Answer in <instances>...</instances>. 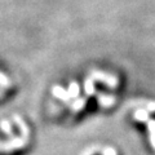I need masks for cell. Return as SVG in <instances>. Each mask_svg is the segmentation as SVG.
<instances>
[{
	"label": "cell",
	"mask_w": 155,
	"mask_h": 155,
	"mask_svg": "<svg viewBox=\"0 0 155 155\" xmlns=\"http://www.w3.org/2000/svg\"><path fill=\"white\" fill-rule=\"evenodd\" d=\"M28 138L25 136H17V137H12L8 141L0 142V155H11L13 153H17L23 147H26Z\"/></svg>",
	"instance_id": "1"
},
{
	"label": "cell",
	"mask_w": 155,
	"mask_h": 155,
	"mask_svg": "<svg viewBox=\"0 0 155 155\" xmlns=\"http://www.w3.org/2000/svg\"><path fill=\"white\" fill-rule=\"evenodd\" d=\"M94 81H100V83H102L105 85H107L109 88L114 89L116 87L119 85V79L118 76L115 75H111V74H106V72H102V71H92L91 76Z\"/></svg>",
	"instance_id": "2"
},
{
	"label": "cell",
	"mask_w": 155,
	"mask_h": 155,
	"mask_svg": "<svg viewBox=\"0 0 155 155\" xmlns=\"http://www.w3.org/2000/svg\"><path fill=\"white\" fill-rule=\"evenodd\" d=\"M52 93L53 96L56 97V98L61 100V101H65V102H69V101L71 100L70 96H69V92H67V89H64L60 85H54L52 89Z\"/></svg>",
	"instance_id": "3"
},
{
	"label": "cell",
	"mask_w": 155,
	"mask_h": 155,
	"mask_svg": "<svg viewBox=\"0 0 155 155\" xmlns=\"http://www.w3.org/2000/svg\"><path fill=\"white\" fill-rule=\"evenodd\" d=\"M85 104H87V97H78V98H75V101H72V102L69 105L70 111L72 114L79 113V111H81L84 109Z\"/></svg>",
	"instance_id": "4"
},
{
	"label": "cell",
	"mask_w": 155,
	"mask_h": 155,
	"mask_svg": "<svg viewBox=\"0 0 155 155\" xmlns=\"http://www.w3.org/2000/svg\"><path fill=\"white\" fill-rule=\"evenodd\" d=\"M97 100H98V104L102 106V107H111L116 101L115 97L111 94H98Z\"/></svg>",
	"instance_id": "5"
},
{
	"label": "cell",
	"mask_w": 155,
	"mask_h": 155,
	"mask_svg": "<svg viewBox=\"0 0 155 155\" xmlns=\"http://www.w3.org/2000/svg\"><path fill=\"white\" fill-rule=\"evenodd\" d=\"M146 127H147V130H149L150 143H151V147L155 150V120L149 118L146 120Z\"/></svg>",
	"instance_id": "6"
},
{
	"label": "cell",
	"mask_w": 155,
	"mask_h": 155,
	"mask_svg": "<svg viewBox=\"0 0 155 155\" xmlns=\"http://www.w3.org/2000/svg\"><path fill=\"white\" fill-rule=\"evenodd\" d=\"M149 118H150V113L146 109H138V110H136L133 114V119L140 123H146V120Z\"/></svg>",
	"instance_id": "7"
},
{
	"label": "cell",
	"mask_w": 155,
	"mask_h": 155,
	"mask_svg": "<svg viewBox=\"0 0 155 155\" xmlns=\"http://www.w3.org/2000/svg\"><path fill=\"white\" fill-rule=\"evenodd\" d=\"M14 122H16V124L18 125L19 130H21V134L28 138V136H30V129H28L27 124L25 123V120H23L22 118H19L18 115H14Z\"/></svg>",
	"instance_id": "8"
},
{
	"label": "cell",
	"mask_w": 155,
	"mask_h": 155,
	"mask_svg": "<svg viewBox=\"0 0 155 155\" xmlns=\"http://www.w3.org/2000/svg\"><path fill=\"white\" fill-rule=\"evenodd\" d=\"M67 92H69L70 98H78V97H79V93H80V87H79V84H78L76 81H71Z\"/></svg>",
	"instance_id": "9"
},
{
	"label": "cell",
	"mask_w": 155,
	"mask_h": 155,
	"mask_svg": "<svg viewBox=\"0 0 155 155\" xmlns=\"http://www.w3.org/2000/svg\"><path fill=\"white\" fill-rule=\"evenodd\" d=\"M84 91L87 96H93L96 93V88H94V80L92 78H88L84 83Z\"/></svg>",
	"instance_id": "10"
},
{
	"label": "cell",
	"mask_w": 155,
	"mask_h": 155,
	"mask_svg": "<svg viewBox=\"0 0 155 155\" xmlns=\"http://www.w3.org/2000/svg\"><path fill=\"white\" fill-rule=\"evenodd\" d=\"M0 128H2V130L4 133H7V134H13V129H12V124L9 120H3L2 123H0Z\"/></svg>",
	"instance_id": "11"
},
{
	"label": "cell",
	"mask_w": 155,
	"mask_h": 155,
	"mask_svg": "<svg viewBox=\"0 0 155 155\" xmlns=\"http://www.w3.org/2000/svg\"><path fill=\"white\" fill-rule=\"evenodd\" d=\"M0 87H4V88L11 87V80H9L8 76L4 75L3 72H0Z\"/></svg>",
	"instance_id": "12"
},
{
	"label": "cell",
	"mask_w": 155,
	"mask_h": 155,
	"mask_svg": "<svg viewBox=\"0 0 155 155\" xmlns=\"http://www.w3.org/2000/svg\"><path fill=\"white\" fill-rule=\"evenodd\" d=\"M102 155H118L116 150L114 147H110V146H106L104 150H102Z\"/></svg>",
	"instance_id": "13"
},
{
	"label": "cell",
	"mask_w": 155,
	"mask_h": 155,
	"mask_svg": "<svg viewBox=\"0 0 155 155\" xmlns=\"http://www.w3.org/2000/svg\"><path fill=\"white\" fill-rule=\"evenodd\" d=\"M146 110L149 111V113H153V111H155V102L146 104Z\"/></svg>",
	"instance_id": "14"
}]
</instances>
